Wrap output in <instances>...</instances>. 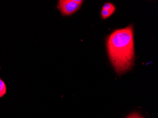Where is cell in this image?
<instances>
[{
	"label": "cell",
	"mask_w": 158,
	"mask_h": 118,
	"mask_svg": "<svg viewBox=\"0 0 158 118\" xmlns=\"http://www.w3.org/2000/svg\"><path fill=\"white\" fill-rule=\"evenodd\" d=\"M107 48L111 62L118 74L130 70L134 61L132 26L114 31L107 39Z\"/></svg>",
	"instance_id": "1"
},
{
	"label": "cell",
	"mask_w": 158,
	"mask_h": 118,
	"mask_svg": "<svg viewBox=\"0 0 158 118\" xmlns=\"http://www.w3.org/2000/svg\"><path fill=\"white\" fill-rule=\"evenodd\" d=\"M82 2L77 0H61L58 3V8L64 15H70L79 9Z\"/></svg>",
	"instance_id": "2"
},
{
	"label": "cell",
	"mask_w": 158,
	"mask_h": 118,
	"mask_svg": "<svg viewBox=\"0 0 158 118\" xmlns=\"http://www.w3.org/2000/svg\"><path fill=\"white\" fill-rule=\"evenodd\" d=\"M110 11L112 14H113L116 10V7L113 4L111 3H106L104 5L103 8Z\"/></svg>",
	"instance_id": "3"
},
{
	"label": "cell",
	"mask_w": 158,
	"mask_h": 118,
	"mask_svg": "<svg viewBox=\"0 0 158 118\" xmlns=\"http://www.w3.org/2000/svg\"><path fill=\"white\" fill-rule=\"evenodd\" d=\"M6 93V85L3 81L0 79V97L3 96Z\"/></svg>",
	"instance_id": "4"
},
{
	"label": "cell",
	"mask_w": 158,
	"mask_h": 118,
	"mask_svg": "<svg viewBox=\"0 0 158 118\" xmlns=\"http://www.w3.org/2000/svg\"><path fill=\"white\" fill-rule=\"evenodd\" d=\"M112 13L110 11H108L105 9H102V17L103 18H106L112 15Z\"/></svg>",
	"instance_id": "5"
},
{
	"label": "cell",
	"mask_w": 158,
	"mask_h": 118,
	"mask_svg": "<svg viewBox=\"0 0 158 118\" xmlns=\"http://www.w3.org/2000/svg\"><path fill=\"white\" fill-rule=\"evenodd\" d=\"M127 118H143L142 116H140L138 113L134 112L128 116Z\"/></svg>",
	"instance_id": "6"
}]
</instances>
